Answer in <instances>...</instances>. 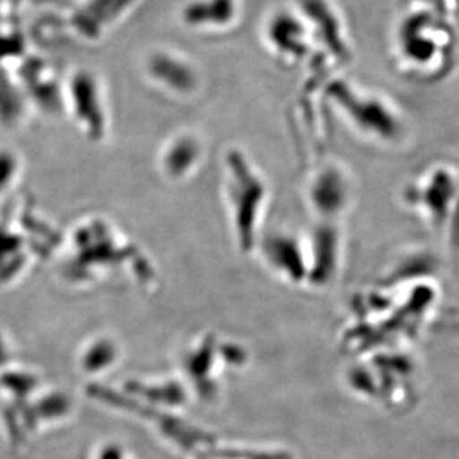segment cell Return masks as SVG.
I'll return each mask as SVG.
<instances>
[{
  "instance_id": "obj_2",
  "label": "cell",
  "mask_w": 459,
  "mask_h": 459,
  "mask_svg": "<svg viewBox=\"0 0 459 459\" xmlns=\"http://www.w3.org/2000/svg\"><path fill=\"white\" fill-rule=\"evenodd\" d=\"M334 108L356 130L373 139L391 142L402 134V121L391 104L370 92L352 87L347 81H336L329 88Z\"/></svg>"
},
{
  "instance_id": "obj_5",
  "label": "cell",
  "mask_w": 459,
  "mask_h": 459,
  "mask_svg": "<svg viewBox=\"0 0 459 459\" xmlns=\"http://www.w3.org/2000/svg\"><path fill=\"white\" fill-rule=\"evenodd\" d=\"M300 9L330 52L336 56H347L348 47L341 22L330 4L325 0H300Z\"/></svg>"
},
{
  "instance_id": "obj_4",
  "label": "cell",
  "mask_w": 459,
  "mask_h": 459,
  "mask_svg": "<svg viewBox=\"0 0 459 459\" xmlns=\"http://www.w3.org/2000/svg\"><path fill=\"white\" fill-rule=\"evenodd\" d=\"M348 182L342 171L334 167L323 169L312 182L311 203L316 212L325 216H334L347 204Z\"/></svg>"
},
{
  "instance_id": "obj_3",
  "label": "cell",
  "mask_w": 459,
  "mask_h": 459,
  "mask_svg": "<svg viewBox=\"0 0 459 459\" xmlns=\"http://www.w3.org/2000/svg\"><path fill=\"white\" fill-rule=\"evenodd\" d=\"M447 36L427 13H411L397 35L400 56L411 69L424 72L436 65L438 47H446Z\"/></svg>"
},
{
  "instance_id": "obj_1",
  "label": "cell",
  "mask_w": 459,
  "mask_h": 459,
  "mask_svg": "<svg viewBox=\"0 0 459 459\" xmlns=\"http://www.w3.org/2000/svg\"><path fill=\"white\" fill-rule=\"evenodd\" d=\"M228 200L235 228L241 243L250 246L264 212L268 189L259 169L239 151H232L226 160Z\"/></svg>"
},
{
  "instance_id": "obj_6",
  "label": "cell",
  "mask_w": 459,
  "mask_h": 459,
  "mask_svg": "<svg viewBox=\"0 0 459 459\" xmlns=\"http://www.w3.org/2000/svg\"><path fill=\"white\" fill-rule=\"evenodd\" d=\"M269 45L284 56H302L307 51V26L291 13H278L269 22Z\"/></svg>"
}]
</instances>
